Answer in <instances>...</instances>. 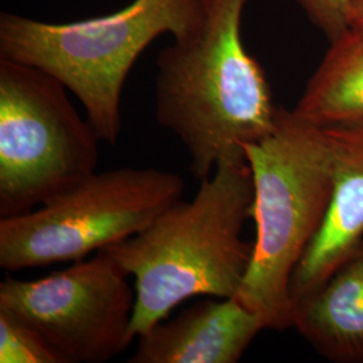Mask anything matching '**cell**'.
I'll return each instance as SVG.
<instances>
[{"instance_id":"obj_1","label":"cell","mask_w":363,"mask_h":363,"mask_svg":"<svg viewBox=\"0 0 363 363\" xmlns=\"http://www.w3.org/2000/svg\"><path fill=\"white\" fill-rule=\"evenodd\" d=\"M247 1L205 0L198 27L156 61V120L181 140L196 181L220 162L247 160L244 147L277 124L280 108L242 39Z\"/></svg>"},{"instance_id":"obj_2","label":"cell","mask_w":363,"mask_h":363,"mask_svg":"<svg viewBox=\"0 0 363 363\" xmlns=\"http://www.w3.org/2000/svg\"><path fill=\"white\" fill-rule=\"evenodd\" d=\"M253 196L247 160L220 162L191 201H177L143 232L105 247L135 279L136 337L187 298L237 296L253 256L242 238Z\"/></svg>"},{"instance_id":"obj_3","label":"cell","mask_w":363,"mask_h":363,"mask_svg":"<svg viewBox=\"0 0 363 363\" xmlns=\"http://www.w3.org/2000/svg\"><path fill=\"white\" fill-rule=\"evenodd\" d=\"M253 179L256 240L235 298L271 330L292 327L291 281L319 232L333 187V156L325 127L279 109L274 130L244 147Z\"/></svg>"},{"instance_id":"obj_4","label":"cell","mask_w":363,"mask_h":363,"mask_svg":"<svg viewBox=\"0 0 363 363\" xmlns=\"http://www.w3.org/2000/svg\"><path fill=\"white\" fill-rule=\"evenodd\" d=\"M205 0H133L115 13L67 23L0 13V58L35 66L72 91L86 118L108 144L121 130L125 79L157 37L190 35Z\"/></svg>"},{"instance_id":"obj_5","label":"cell","mask_w":363,"mask_h":363,"mask_svg":"<svg viewBox=\"0 0 363 363\" xmlns=\"http://www.w3.org/2000/svg\"><path fill=\"white\" fill-rule=\"evenodd\" d=\"M100 136L66 86L35 66L0 58V217L21 216L96 172Z\"/></svg>"},{"instance_id":"obj_6","label":"cell","mask_w":363,"mask_h":363,"mask_svg":"<svg viewBox=\"0 0 363 363\" xmlns=\"http://www.w3.org/2000/svg\"><path fill=\"white\" fill-rule=\"evenodd\" d=\"M184 182L171 171L94 172L65 194L0 220V267L7 272L76 262L143 232L182 199Z\"/></svg>"},{"instance_id":"obj_7","label":"cell","mask_w":363,"mask_h":363,"mask_svg":"<svg viewBox=\"0 0 363 363\" xmlns=\"http://www.w3.org/2000/svg\"><path fill=\"white\" fill-rule=\"evenodd\" d=\"M136 294L104 249L37 280L0 283V310L38 335L60 363H105L136 337Z\"/></svg>"},{"instance_id":"obj_8","label":"cell","mask_w":363,"mask_h":363,"mask_svg":"<svg viewBox=\"0 0 363 363\" xmlns=\"http://www.w3.org/2000/svg\"><path fill=\"white\" fill-rule=\"evenodd\" d=\"M333 187L325 220L291 281L292 301L325 280L363 241V123L325 127Z\"/></svg>"},{"instance_id":"obj_9","label":"cell","mask_w":363,"mask_h":363,"mask_svg":"<svg viewBox=\"0 0 363 363\" xmlns=\"http://www.w3.org/2000/svg\"><path fill=\"white\" fill-rule=\"evenodd\" d=\"M265 328L264 318L235 296L205 300L139 335L130 362H238Z\"/></svg>"},{"instance_id":"obj_10","label":"cell","mask_w":363,"mask_h":363,"mask_svg":"<svg viewBox=\"0 0 363 363\" xmlns=\"http://www.w3.org/2000/svg\"><path fill=\"white\" fill-rule=\"evenodd\" d=\"M292 327L337 363H363V241L323 284L294 300Z\"/></svg>"},{"instance_id":"obj_11","label":"cell","mask_w":363,"mask_h":363,"mask_svg":"<svg viewBox=\"0 0 363 363\" xmlns=\"http://www.w3.org/2000/svg\"><path fill=\"white\" fill-rule=\"evenodd\" d=\"M292 112L319 127L363 123V28L330 40Z\"/></svg>"},{"instance_id":"obj_12","label":"cell","mask_w":363,"mask_h":363,"mask_svg":"<svg viewBox=\"0 0 363 363\" xmlns=\"http://www.w3.org/2000/svg\"><path fill=\"white\" fill-rule=\"evenodd\" d=\"M0 363H60L46 343L23 322L0 310Z\"/></svg>"},{"instance_id":"obj_13","label":"cell","mask_w":363,"mask_h":363,"mask_svg":"<svg viewBox=\"0 0 363 363\" xmlns=\"http://www.w3.org/2000/svg\"><path fill=\"white\" fill-rule=\"evenodd\" d=\"M330 40L343 34L349 25V11L352 0H294Z\"/></svg>"},{"instance_id":"obj_14","label":"cell","mask_w":363,"mask_h":363,"mask_svg":"<svg viewBox=\"0 0 363 363\" xmlns=\"http://www.w3.org/2000/svg\"><path fill=\"white\" fill-rule=\"evenodd\" d=\"M350 27L363 28V0H352L349 11Z\"/></svg>"}]
</instances>
